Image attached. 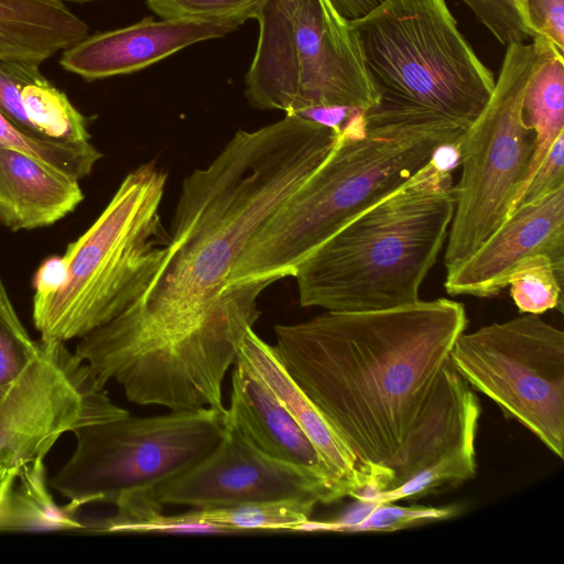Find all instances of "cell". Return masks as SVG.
I'll list each match as a JSON object with an SVG mask.
<instances>
[{
    "label": "cell",
    "mask_w": 564,
    "mask_h": 564,
    "mask_svg": "<svg viewBox=\"0 0 564 564\" xmlns=\"http://www.w3.org/2000/svg\"><path fill=\"white\" fill-rule=\"evenodd\" d=\"M40 76L42 74L36 63L0 59V113L20 130L33 135L41 134L24 112L21 91L26 84Z\"/></svg>",
    "instance_id": "cell-30"
},
{
    "label": "cell",
    "mask_w": 564,
    "mask_h": 564,
    "mask_svg": "<svg viewBox=\"0 0 564 564\" xmlns=\"http://www.w3.org/2000/svg\"><path fill=\"white\" fill-rule=\"evenodd\" d=\"M88 31L62 0H0V59L40 65Z\"/></svg>",
    "instance_id": "cell-18"
},
{
    "label": "cell",
    "mask_w": 564,
    "mask_h": 564,
    "mask_svg": "<svg viewBox=\"0 0 564 564\" xmlns=\"http://www.w3.org/2000/svg\"><path fill=\"white\" fill-rule=\"evenodd\" d=\"M65 267L62 256H52L42 262L34 278V295L55 291L64 281Z\"/></svg>",
    "instance_id": "cell-34"
},
{
    "label": "cell",
    "mask_w": 564,
    "mask_h": 564,
    "mask_svg": "<svg viewBox=\"0 0 564 564\" xmlns=\"http://www.w3.org/2000/svg\"><path fill=\"white\" fill-rule=\"evenodd\" d=\"M463 134L366 131L361 119H350L324 163L247 242L227 288L293 276L318 246L420 171L436 147L456 142Z\"/></svg>",
    "instance_id": "cell-5"
},
{
    "label": "cell",
    "mask_w": 564,
    "mask_h": 564,
    "mask_svg": "<svg viewBox=\"0 0 564 564\" xmlns=\"http://www.w3.org/2000/svg\"><path fill=\"white\" fill-rule=\"evenodd\" d=\"M349 25L378 97L366 131L464 133L489 101L496 80L445 0H383Z\"/></svg>",
    "instance_id": "cell-4"
},
{
    "label": "cell",
    "mask_w": 564,
    "mask_h": 564,
    "mask_svg": "<svg viewBox=\"0 0 564 564\" xmlns=\"http://www.w3.org/2000/svg\"><path fill=\"white\" fill-rule=\"evenodd\" d=\"M317 503L310 498H288L192 509L188 512L198 521L230 527L241 534L253 531H294L311 518Z\"/></svg>",
    "instance_id": "cell-22"
},
{
    "label": "cell",
    "mask_w": 564,
    "mask_h": 564,
    "mask_svg": "<svg viewBox=\"0 0 564 564\" xmlns=\"http://www.w3.org/2000/svg\"><path fill=\"white\" fill-rule=\"evenodd\" d=\"M336 132L296 113L238 130L184 178L161 265L126 311L79 340L82 354L152 392L187 395L235 364L257 300L274 281L227 288L261 225L328 158Z\"/></svg>",
    "instance_id": "cell-1"
},
{
    "label": "cell",
    "mask_w": 564,
    "mask_h": 564,
    "mask_svg": "<svg viewBox=\"0 0 564 564\" xmlns=\"http://www.w3.org/2000/svg\"><path fill=\"white\" fill-rule=\"evenodd\" d=\"M224 420L226 426L263 454L319 473L330 481L315 447L296 421L261 381L238 366L231 375L230 401Z\"/></svg>",
    "instance_id": "cell-16"
},
{
    "label": "cell",
    "mask_w": 564,
    "mask_h": 564,
    "mask_svg": "<svg viewBox=\"0 0 564 564\" xmlns=\"http://www.w3.org/2000/svg\"><path fill=\"white\" fill-rule=\"evenodd\" d=\"M62 1H64V0H62ZM67 1L77 2V3H85V2L96 1V0H67Z\"/></svg>",
    "instance_id": "cell-37"
},
{
    "label": "cell",
    "mask_w": 564,
    "mask_h": 564,
    "mask_svg": "<svg viewBox=\"0 0 564 564\" xmlns=\"http://www.w3.org/2000/svg\"><path fill=\"white\" fill-rule=\"evenodd\" d=\"M263 0H147L162 19H208L250 12L252 17Z\"/></svg>",
    "instance_id": "cell-31"
},
{
    "label": "cell",
    "mask_w": 564,
    "mask_h": 564,
    "mask_svg": "<svg viewBox=\"0 0 564 564\" xmlns=\"http://www.w3.org/2000/svg\"><path fill=\"white\" fill-rule=\"evenodd\" d=\"M347 20H356L379 6L383 0H330Z\"/></svg>",
    "instance_id": "cell-36"
},
{
    "label": "cell",
    "mask_w": 564,
    "mask_h": 564,
    "mask_svg": "<svg viewBox=\"0 0 564 564\" xmlns=\"http://www.w3.org/2000/svg\"><path fill=\"white\" fill-rule=\"evenodd\" d=\"M545 254L564 275V186L517 206L507 220L467 259L446 270L449 295L490 297L508 286L523 259Z\"/></svg>",
    "instance_id": "cell-13"
},
{
    "label": "cell",
    "mask_w": 564,
    "mask_h": 564,
    "mask_svg": "<svg viewBox=\"0 0 564 564\" xmlns=\"http://www.w3.org/2000/svg\"><path fill=\"white\" fill-rule=\"evenodd\" d=\"M84 199L79 181L33 156L0 147V226L12 231L55 224Z\"/></svg>",
    "instance_id": "cell-17"
},
{
    "label": "cell",
    "mask_w": 564,
    "mask_h": 564,
    "mask_svg": "<svg viewBox=\"0 0 564 564\" xmlns=\"http://www.w3.org/2000/svg\"><path fill=\"white\" fill-rule=\"evenodd\" d=\"M0 147L18 150L78 181L93 171L102 153L90 142H61L29 134L0 113Z\"/></svg>",
    "instance_id": "cell-24"
},
{
    "label": "cell",
    "mask_w": 564,
    "mask_h": 564,
    "mask_svg": "<svg viewBox=\"0 0 564 564\" xmlns=\"http://www.w3.org/2000/svg\"><path fill=\"white\" fill-rule=\"evenodd\" d=\"M492 35L505 45L536 36L524 0H462Z\"/></svg>",
    "instance_id": "cell-29"
},
{
    "label": "cell",
    "mask_w": 564,
    "mask_h": 564,
    "mask_svg": "<svg viewBox=\"0 0 564 564\" xmlns=\"http://www.w3.org/2000/svg\"><path fill=\"white\" fill-rule=\"evenodd\" d=\"M448 364L563 459V330L535 314L492 323L462 333Z\"/></svg>",
    "instance_id": "cell-10"
},
{
    "label": "cell",
    "mask_w": 564,
    "mask_h": 564,
    "mask_svg": "<svg viewBox=\"0 0 564 564\" xmlns=\"http://www.w3.org/2000/svg\"><path fill=\"white\" fill-rule=\"evenodd\" d=\"M249 19L250 12L160 21L147 17L124 28L87 35L62 52L59 64L86 80L131 74L197 42L224 37Z\"/></svg>",
    "instance_id": "cell-14"
},
{
    "label": "cell",
    "mask_w": 564,
    "mask_h": 564,
    "mask_svg": "<svg viewBox=\"0 0 564 564\" xmlns=\"http://www.w3.org/2000/svg\"><path fill=\"white\" fill-rule=\"evenodd\" d=\"M458 505L431 507L421 505L399 506L386 502L372 506L357 522L345 525L339 532H392L447 520L462 512Z\"/></svg>",
    "instance_id": "cell-28"
},
{
    "label": "cell",
    "mask_w": 564,
    "mask_h": 564,
    "mask_svg": "<svg viewBox=\"0 0 564 564\" xmlns=\"http://www.w3.org/2000/svg\"><path fill=\"white\" fill-rule=\"evenodd\" d=\"M219 444L186 471L148 490L160 506L192 509L310 498L318 503L343 499L322 474L272 458L226 426Z\"/></svg>",
    "instance_id": "cell-12"
},
{
    "label": "cell",
    "mask_w": 564,
    "mask_h": 564,
    "mask_svg": "<svg viewBox=\"0 0 564 564\" xmlns=\"http://www.w3.org/2000/svg\"><path fill=\"white\" fill-rule=\"evenodd\" d=\"M39 343L35 358L0 397V511L20 473L44 459L63 434L129 414L63 341Z\"/></svg>",
    "instance_id": "cell-11"
},
{
    "label": "cell",
    "mask_w": 564,
    "mask_h": 564,
    "mask_svg": "<svg viewBox=\"0 0 564 564\" xmlns=\"http://www.w3.org/2000/svg\"><path fill=\"white\" fill-rule=\"evenodd\" d=\"M21 99L29 121L44 138L61 142L90 141L88 118L43 75L22 88Z\"/></svg>",
    "instance_id": "cell-23"
},
{
    "label": "cell",
    "mask_w": 564,
    "mask_h": 564,
    "mask_svg": "<svg viewBox=\"0 0 564 564\" xmlns=\"http://www.w3.org/2000/svg\"><path fill=\"white\" fill-rule=\"evenodd\" d=\"M452 173L429 161L318 246L296 269L300 303L332 312L413 304L447 239Z\"/></svg>",
    "instance_id": "cell-3"
},
{
    "label": "cell",
    "mask_w": 564,
    "mask_h": 564,
    "mask_svg": "<svg viewBox=\"0 0 564 564\" xmlns=\"http://www.w3.org/2000/svg\"><path fill=\"white\" fill-rule=\"evenodd\" d=\"M235 365L261 381L292 415L343 498L372 491L370 476L285 370L274 347L261 339L252 327L242 338Z\"/></svg>",
    "instance_id": "cell-15"
},
{
    "label": "cell",
    "mask_w": 564,
    "mask_h": 564,
    "mask_svg": "<svg viewBox=\"0 0 564 564\" xmlns=\"http://www.w3.org/2000/svg\"><path fill=\"white\" fill-rule=\"evenodd\" d=\"M563 186L564 133H561L527 184L517 206L539 199Z\"/></svg>",
    "instance_id": "cell-32"
},
{
    "label": "cell",
    "mask_w": 564,
    "mask_h": 564,
    "mask_svg": "<svg viewBox=\"0 0 564 564\" xmlns=\"http://www.w3.org/2000/svg\"><path fill=\"white\" fill-rule=\"evenodd\" d=\"M245 96L261 110L301 113L377 102L358 39L330 0H263Z\"/></svg>",
    "instance_id": "cell-7"
},
{
    "label": "cell",
    "mask_w": 564,
    "mask_h": 564,
    "mask_svg": "<svg viewBox=\"0 0 564 564\" xmlns=\"http://www.w3.org/2000/svg\"><path fill=\"white\" fill-rule=\"evenodd\" d=\"M430 162L438 171L453 173L460 165V150L458 141L442 143L433 151Z\"/></svg>",
    "instance_id": "cell-35"
},
{
    "label": "cell",
    "mask_w": 564,
    "mask_h": 564,
    "mask_svg": "<svg viewBox=\"0 0 564 564\" xmlns=\"http://www.w3.org/2000/svg\"><path fill=\"white\" fill-rule=\"evenodd\" d=\"M527 15L536 36L564 53V0H524Z\"/></svg>",
    "instance_id": "cell-33"
},
{
    "label": "cell",
    "mask_w": 564,
    "mask_h": 564,
    "mask_svg": "<svg viewBox=\"0 0 564 564\" xmlns=\"http://www.w3.org/2000/svg\"><path fill=\"white\" fill-rule=\"evenodd\" d=\"M116 512L105 519L87 523V532H155L197 534H241L230 527L204 523L194 519L188 511L165 514L148 490L128 492L113 505Z\"/></svg>",
    "instance_id": "cell-21"
},
{
    "label": "cell",
    "mask_w": 564,
    "mask_h": 564,
    "mask_svg": "<svg viewBox=\"0 0 564 564\" xmlns=\"http://www.w3.org/2000/svg\"><path fill=\"white\" fill-rule=\"evenodd\" d=\"M542 39V57L527 86L522 105L523 120L534 132V152L512 212L552 144L564 133V56L550 41Z\"/></svg>",
    "instance_id": "cell-19"
},
{
    "label": "cell",
    "mask_w": 564,
    "mask_h": 564,
    "mask_svg": "<svg viewBox=\"0 0 564 564\" xmlns=\"http://www.w3.org/2000/svg\"><path fill=\"white\" fill-rule=\"evenodd\" d=\"M80 508L58 506L46 484L44 459L26 466L14 482L1 511L2 532L87 531L77 518Z\"/></svg>",
    "instance_id": "cell-20"
},
{
    "label": "cell",
    "mask_w": 564,
    "mask_h": 564,
    "mask_svg": "<svg viewBox=\"0 0 564 564\" xmlns=\"http://www.w3.org/2000/svg\"><path fill=\"white\" fill-rule=\"evenodd\" d=\"M563 278L545 254L520 261L508 278L511 297L521 313L540 315L562 311Z\"/></svg>",
    "instance_id": "cell-26"
},
{
    "label": "cell",
    "mask_w": 564,
    "mask_h": 564,
    "mask_svg": "<svg viewBox=\"0 0 564 564\" xmlns=\"http://www.w3.org/2000/svg\"><path fill=\"white\" fill-rule=\"evenodd\" d=\"M476 435L467 436L454 449L437 462L417 473L402 485L373 494L357 501L371 506L395 502L402 499H416L445 486L458 485L476 474Z\"/></svg>",
    "instance_id": "cell-25"
},
{
    "label": "cell",
    "mask_w": 564,
    "mask_h": 564,
    "mask_svg": "<svg viewBox=\"0 0 564 564\" xmlns=\"http://www.w3.org/2000/svg\"><path fill=\"white\" fill-rule=\"evenodd\" d=\"M166 173L153 162L130 172L94 224L62 256L63 283L33 296L41 338H82L132 305L156 274L169 235L160 205Z\"/></svg>",
    "instance_id": "cell-6"
},
{
    "label": "cell",
    "mask_w": 564,
    "mask_h": 564,
    "mask_svg": "<svg viewBox=\"0 0 564 564\" xmlns=\"http://www.w3.org/2000/svg\"><path fill=\"white\" fill-rule=\"evenodd\" d=\"M40 349L18 316L0 278V397L25 370Z\"/></svg>",
    "instance_id": "cell-27"
},
{
    "label": "cell",
    "mask_w": 564,
    "mask_h": 564,
    "mask_svg": "<svg viewBox=\"0 0 564 564\" xmlns=\"http://www.w3.org/2000/svg\"><path fill=\"white\" fill-rule=\"evenodd\" d=\"M225 411L129 413L77 429L75 449L51 486L79 508L94 502L115 505L124 494L150 490L186 471L219 444L226 430Z\"/></svg>",
    "instance_id": "cell-9"
},
{
    "label": "cell",
    "mask_w": 564,
    "mask_h": 564,
    "mask_svg": "<svg viewBox=\"0 0 564 564\" xmlns=\"http://www.w3.org/2000/svg\"><path fill=\"white\" fill-rule=\"evenodd\" d=\"M467 324L462 303L438 297L274 326L281 364L370 476V496L453 446L454 408L437 392Z\"/></svg>",
    "instance_id": "cell-2"
},
{
    "label": "cell",
    "mask_w": 564,
    "mask_h": 564,
    "mask_svg": "<svg viewBox=\"0 0 564 564\" xmlns=\"http://www.w3.org/2000/svg\"><path fill=\"white\" fill-rule=\"evenodd\" d=\"M543 52V39L507 45L489 101L458 140L462 174L444 254L446 270L474 253L510 216L534 152L523 97Z\"/></svg>",
    "instance_id": "cell-8"
}]
</instances>
